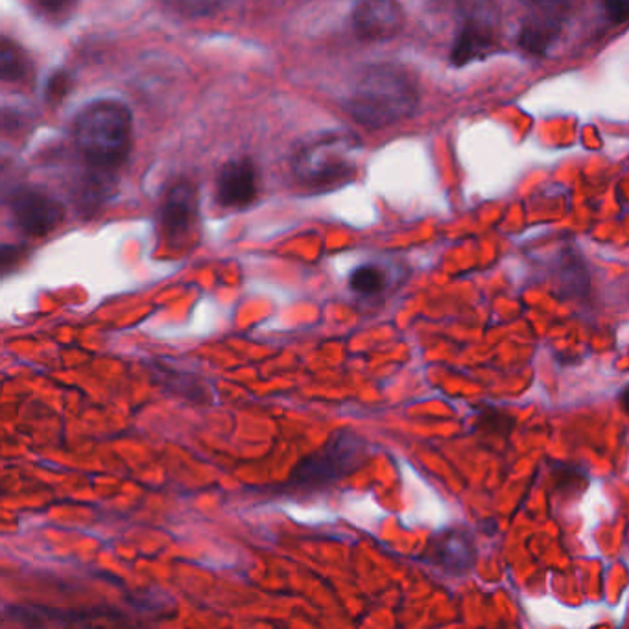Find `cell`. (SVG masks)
Listing matches in <instances>:
<instances>
[{"label":"cell","mask_w":629,"mask_h":629,"mask_svg":"<svg viewBox=\"0 0 629 629\" xmlns=\"http://www.w3.org/2000/svg\"><path fill=\"white\" fill-rule=\"evenodd\" d=\"M420 104L414 76L398 65H375L358 78L346 109L358 124L386 128L409 119Z\"/></svg>","instance_id":"6da1fadb"},{"label":"cell","mask_w":629,"mask_h":629,"mask_svg":"<svg viewBox=\"0 0 629 629\" xmlns=\"http://www.w3.org/2000/svg\"><path fill=\"white\" fill-rule=\"evenodd\" d=\"M133 120L119 100L87 104L74 120V141L93 165H119L131 147Z\"/></svg>","instance_id":"7a4b0ae2"},{"label":"cell","mask_w":629,"mask_h":629,"mask_svg":"<svg viewBox=\"0 0 629 629\" xmlns=\"http://www.w3.org/2000/svg\"><path fill=\"white\" fill-rule=\"evenodd\" d=\"M358 148L357 137L349 131H325L301 144L292 171L306 187H335L355 174Z\"/></svg>","instance_id":"3957f363"},{"label":"cell","mask_w":629,"mask_h":629,"mask_svg":"<svg viewBox=\"0 0 629 629\" xmlns=\"http://www.w3.org/2000/svg\"><path fill=\"white\" fill-rule=\"evenodd\" d=\"M368 456V445L349 431H338L319 448L303 462L295 465L292 484L295 488H324L340 482L353 470L364 464Z\"/></svg>","instance_id":"277c9868"},{"label":"cell","mask_w":629,"mask_h":629,"mask_svg":"<svg viewBox=\"0 0 629 629\" xmlns=\"http://www.w3.org/2000/svg\"><path fill=\"white\" fill-rule=\"evenodd\" d=\"M459 29L454 40V65H467L488 56L499 43V8L497 0H458Z\"/></svg>","instance_id":"5b68a950"},{"label":"cell","mask_w":629,"mask_h":629,"mask_svg":"<svg viewBox=\"0 0 629 629\" xmlns=\"http://www.w3.org/2000/svg\"><path fill=\"white\" fill-rule=\"evenodd\" d=\"M10 210L21 231L45 237L63 221L65 209L54 196L34 187H21L10 196Z\"/></svg>","instance_id":"8992f818"},{"label":"cell","mask_w":629,"mask_h":629,"mask_svg":"<svg viewBox=\"0 0 629 629\" xmlns=\"http://www.w3.org/2000/svg\"><path fill=\"white\" fill-rule=\"evenodd\" d=\"M426 560L451 574L469 573L477 563L475 539L464 528H447L436 533L429 549Z\"/></svg>","instance_id":"52a82bcc"},{"label":"cell","mask_w":629,"mask_h":629,"mask_svg":"<svg viewBox=\"0 0 629 629\" xmlns=\"http://www.w3.org/2000/svg\"><path fill=\"white\" fill-rule=\"evenodd\" d=\"M198 220V193L188 182L176 183L161 205V229L166 239L182 240Z\"/></svg>","instance_id":"ba28073f"},{"label":"cell","mask_w":629,"mask_h":629,"mask_svg":"<svg viewBox=\"0 0 629 629\" xmlns=\"http://www.w3.org/2000/svg\"><path fill=\"white\" fill-rule=\"evenodd\" d=\"M403 24L395 0H360L353 12V26L364 40H390Z\"/></svg>","instance_id":"9c48e42d"},{"label":"cell","mask_w":629,"mask_h":629,"mask_svg":"<svg viewBox=\"0 0 629 629\" xmlns=\"http://www.w3.org/2000/svg\"><path fill=\"white\" fill-rule=\"evenodd\" d=\"M216 194L224 207H248L257 196V172L253 163L248 160L229 161L218 176Z\"/></svg>","instance_id":"30bf717a"},{"label":"cell","mask_w":629,"mask_h":629,"mask_svg":"<svg viewBox=\"0 0 629 629\" xmlns=\"http://www.w3.org/2000/svg\"><path fill=\"white\" fill-rule=\"evenodd\" d=\"M562 32V26L557 23V19L549 13L543 18H533L522 26L521 35H519V45L530 54L543 56L550 46L554 45L557 35Z\"/></svg>","instance_id":"8fae6325"},{"label":"cell","mask_w":629,"mask_h":629,"mask_svg":"<svg viewBox=\"0 0 629 629\" xmlns=\"http://www.w3.org/2000/svg\"><path fill=\"white\" fill-rule=\"evenodd\" d=\"M0 74H2V80L7 82L23 80L29 74V59L24 56V52L10 40L2 41Z\"/></svg>","instance_id":"7c38bea8"},{"label":"cell","mask_w":629,"mask_h":629,"mask_svg":"<svg viewBox=\"0 0 629 629\" xmlns=\"http://www.w3.org/2000/svg\"><path fill=\"white\" fill-rule=\"evenodd\" d=\"M349 286L360 295L380 294L386 286V273L375 264H364L351 273Z\"/></svg>","instance_id":"4fadbf2b"},{"label":"cell","mask_w":629,"mask_h":629,"mask_svg":"<svg viewBox=\"0 0 629 629\" xmlns=\"http://www.w3.org/2000/svg\"><path fill=\"white\" fill-rule=\"evenodd\" d=\"M166 7L174 12L182 13L185 18H205L220 12L226 7L227 0H165Z\"/></svg>","instance_id":"5bb4252c"},{"label":"cell","mask_w":629,"mask_h":629,"mask_svg":"<svg viewBox=\"0 0 629 629\" xmlns=\"http://www.w3.org/2000/svg\"><path fill=\"white\" fill-rule=\"evenodd\" d=\"M562 273L563 289L567 290L568 295L582 294V292H584L582 289H584V279H587L585 278L587 273H585L584 268H582V262L568 257Z\"/></svg>","instance_id":"9a60e30c"},{"label":"cell","mask_w":629,"mask_h":629,"mask_svg":"<svg viewBox=\"0 0 629 629\" xmlns=\"http://www.w3.org/2000/svg\"><path fill=\"white\" fill-rule=\"evenodd\" d=\"M510 415L502 414L499 410H489V412H486V414L480 417L478 426H482V429L491 426V429H495L497 434H508V432L511 431V426H513L510 425Z\"/></svg>","instance_id":"2e32d148"},{"label":"cell","mask_w":629,"mask_h":629,"mask_svg":"<svg viewBox=\"0 0 629 629\" xmlns=\"http://www.w3.org/2000/svg\"><path fill=\"white\" fill-rule=\"evenodd\" d=\"M35 7L48 18H65L74 7V0H34Z\"/></svg>","instance_id":"e0dca14e"},{"label":"cell","mask_w":629,"mask_h":629,"mask_svg":"<svg viewBox=\"0 0 629 629\" xmlns=\"http://www.w3.org/2000/svg\"><path fill=\"white\" fill-rule=\"evenodd\" d=\"M604 8H606L607 15L617 23L629 19V0H604Z\"/></svg>","instance_id":"ac0fdd59"},{"label":"cell","mask_w":629,"mask_h":629,"mask_svg":"<svg viewBox=\"0 0 629 629\" xmlns=\"http://www.w3.org/2000/svg\"><path fill=\"white\" fill-rule=\"evenodd\" d=\"M23 259V253L18 248H10V246H4L2 250V272H10V267H15V262Z\"/></svg>","instance_id":"d6986e66"},{"label":"cell","mask_w":629,"mask_h":629,"mask_svg":"<svg viewBox=\"0 0 629 629\" xmlns=\"http://www.w3.org/2000/svg\"><path fill=\"white\" fill-rule=\"evenodd\" d=\"M532 2L546 13H556L568 8L573 0H532Z\"/></svg>","instance_id":"ffe728a7"},{"label":"cell","mask_w":629,"mask_h":629,"mask_svg":"<svg viewBox=\"0 0 629 629\" xmlns=\"http://www.w3.org/2000/svg\"><path fill=\"white\" fill-rule=\"evenodd\" d=\"M65 82H67V76H63V74H57V76H54V78H52L51 80V87H48V89H51L52 95H56V97H59L62 93H65V89H67V86H65Z\"/></svg>","instance_id":"44dd1931"},{"label":"cell","mask_w":629,"mask_h":629,"mask_svg":"<svg viewBox=\"0 0 629 629\" xmlns=\"http://www.w3.org/2000/svg\"><path fill=\"white\" fill-rule=\"evenodd\" d=\"M618 401H620V406H622L623 412L629 415V384L623 386L620 395H618Z\"/></svg>","instance_id":"7402d4cb"}]
</instances>
